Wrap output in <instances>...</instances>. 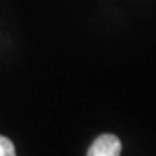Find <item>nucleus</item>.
<instances>
[{
	"label": "nucleus",
	"mask_w": 156,
	"mask_h": 156,
	"mask_svg": "<svg viewBox=\"0 0 156 156\" xmlns=\"http://www.w3.org/2000/svg\"><path fill=\"white\" fill-rule=\"evenodd\" d=\"M0 156H16L13 143L5 136H0Z\"/></svg>",
	"instance_id": "obj_2"
},
{
	"label": "nucleus",
	"mask_w": 156,
	"mask_h": 156,
	"mask_svg": "<svg viewBox=\"0 0 156 156\" xmlns=\"http://www.w3.org/2000/svg\"><path fill=\"white\" fill-rule=\"evenodd\" d=\"M122 142L114 134H101L90 146L87 156H120Z\"/></svg>",
	"instance_id": "obj_1"
}]
</instances>
